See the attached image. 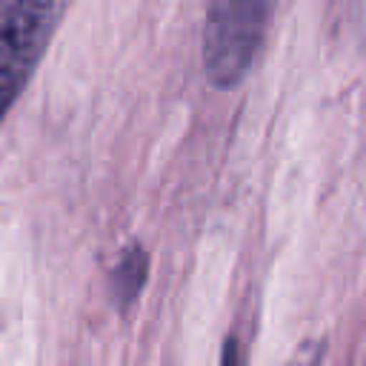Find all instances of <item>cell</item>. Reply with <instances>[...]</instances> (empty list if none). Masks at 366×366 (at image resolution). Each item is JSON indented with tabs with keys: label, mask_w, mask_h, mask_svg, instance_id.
<instances>
[{
	"label": "cell",
	"mask_w": 366,
	"mask_h": 366,
	"mask_svg": "<svg viewBox=\"0 0 366 366\" xmlns=\"http://www.w3.org/2000/svg\"><path fill=\"white\" fill-rule=\"evenodd\" d=\"M274 0H209L203 26V69L214 89L243 83L263 46Z\"/></svg>",
	"instance_id": "cell-1"
},
{
	"label": "cell",
	"mask_w": 366,
	"mask_h": 366,
	"mask_svg": "<svg viewBox=\"0 0 366 366\" xmlns=\"http://www.w3.org/2000/svg\"><path fill=\"white\" fill-rule=\"evenodd\" d=\"M66 0H0V123L49 49Z\"/></svg>",
	"instance_id": "cell-2"
},
{
	"label": "cell",
	"mask_w": 366,
	"mask_h": 366,
	"mask_svg": "<svg viewBox=\"0 0 366 366\" xmlns=\"http://www.w3.org/2000/svg\"><path fill=\"white\" fill-rule=\"evenodd\" d=\"M146 280H149V252L143 246H129L120 254V260H117V266L112 269V277H109L114 303L120 309H129L140 297Z\"/></svg>",
	"instance_id": "cell-3"
},
{
	"label": "cell",
	"mask_w": 366,
	"mask_h": 366,
	"mask_svg": "<svg viewBox=\"0 0 366 366\" xmlns=\"http://www.w3.org/2000/svg\"><path fill=\"white\" fill-rule=\"evenodd\" d=\"M220 366H240V346H237L234 337H229L223 343V360H220Z\"/></svg>",
	"instance_id": "cell-4"
}]
</instances>
